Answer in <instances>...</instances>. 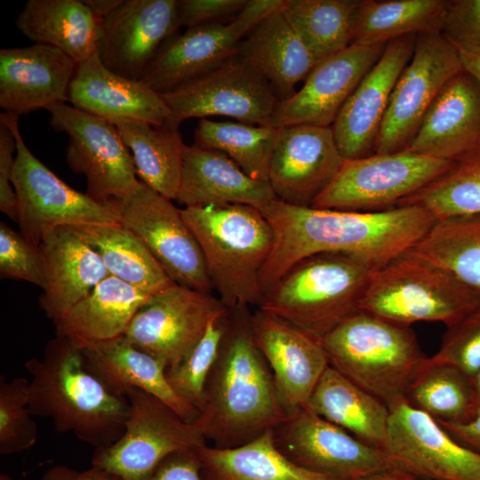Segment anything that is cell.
<instances>
[{
    "mask_svg": "<svg viewBox=\"0 0 480 480\" xmlns=\"http://www.w3.org/2000/svg\"><path fill=\"white\" fill-rule=\"evenodd\" d=\"M274 233L260 272L264 295L298 261L322 252L356 256L376 269L412 249L436 222L417 205L374 212L296 206L274 199L259 208Z\"/></svg>",
    "mask_w": 480,
    "mask_h": 480,
    "instance_id": "obj_1",
    "label": "cell"
},
{
    "mask_svg": "<svg viewBox=\"0 0 480 480\" xmlns=\"http://www.w3.org/2000/svg\"><path fill=\"white\" fill-rule=\"evenodd\" d=\"M249 306L229 308L217 358L193 422L212 446L244 444L290 417L273 372L254 340Z\"/></svg>",
    "mask_w": 480,
    "mask_h": 480,
    "instance_id": "obj_2",
    "label": "cell"
},
{
    "mask_svg": "<svg viewBox=\"0 0 480 480\" xmlns=\"http://www.w3.org/2000/svg\"><path fill=\"white\" fill-rule=\"evenodd\" d=\"M32 415L50 419L60 433H72L95 449L124 433L130 406L125 396L107 388L84 366L82 349L67 338L48 340L41 358L24 364Z\"/></svg>",
    "mask_w": 480,
    "mask_h": 480,
    "instance_id": "obj_3",
    "label": "cell"
},
{
    "mask_svg": "<svg viewBox=\"0 0 480 480\" xmlns=\"http://www.w3.org/2000/svg\"><path fill=\"white\" fill-rule=\"evenodd\" d=\"M319 340L330 366L389 408L406 398L428 359L409 325L362 309Z\"/></svg>",
    "mask_w": 480,
    "mask_h": 480,
    "instance_id": "obj_4",
    "label": "cell"
},
{
    "mask_svg": "<svg viewBox=\"0 0 480 480\" xmlns=\"http://www.w3.org/2000/svg\"><path fill=\"white\" fill-rule=\"evenodd\" d=\"M201 249L219 300L228 308L259 307L260 272L274 244L273 229L259 208L248 204L180 209Z\"/></svg>",
    "mask_w": 480,
    "mask_h": 480,
    "instance_id": "obj_5",
    "label": "cell"
},
{
    "mask_svg": "<svg viewBox=\"0 0 480 480\" xmlns=\"http://www.w3.org/2000/svg\"><path fill=\"white\" fill-rule=\"evenodd\" d=\"M375 270L351 254H314L292 266L263 295L257 308L320 340L345 318L361 310Z\"/></svg>",
    "mask_w": 480,
    "mask_h": 480,
    "instance_id": "obj_6",
    "label": "cell"
},
{
    "mask_svg": "<svg viewBox=\"0 0 480 480\" xmlns=\"http://www.w3.org/2000/svg\"><path fill=\"white\" fill-rule=\"evenodd\" d=\"M479 306L480 294L410 249L373 272L361 309L404 325L450 327Z\"/></svg>",
    "mask_w": 480,
    "mask_h": 480,
    "instance_id": "obj_7",
    "label": "cell"
},
{
    "mask_svg": "<svg viewBox=\"0 0 480 480\" xmlns=\"http://www.w3.org/2000/svg\"><path fill=\"white\" fill-rule=\"evenodd\" d=\"M16 140L12 184L17 199L20 232L40 245L44 236L58 227L119 224L115 200L99 202L70 188L36 158L19 129V116L2 112Z\"/></svg>",
    "mask_w": 480,
    "mask_h": 480,
    "instance_id": "obj_8",
    "label": "cell"
},
{
    "mask_svg": "<svg viewBox=\"0 0 480 480\" xmlns=\"http://www.w3.org/2000/svg\"><path fill=\"white\" fill-rule=\"evenodd\" d=\"M452 164L406 150L344 160L332 181L310 207L356 212L386 210L436 180Z\"/></svg>",
    "mask_w": 480,
    "mask_h": 480,
    "instance_id": "obj_9",
    "label": "cell"
},
{
    "mask_svg": "<svg viewBox=\"0 0 480 480\" xmlns=\"http://www.w3.org/2000/svg\"><path fill=\"white\" fill-rule=\"evenodd\" d=\"M124 396L130 406L124 433L114 444L95 449L92 466L121 480H148L170 454L206 444L193 423L155 396L131 388Z\"/></svg>",
    "mask_w": 480,
    "mask_h": 480,
    "instance_id": "obj_10",
    "label": "cell"
},
{
    "mask_svg": "<svg viewBox=\"0 0 480 480\" xmlns=\"http://www.w3.org/2000/svg\"><path fill=\"white\" fill-rule=\"evenodd\" d=\"M46 110L52 128L68 137L67 164L85 177L86 195L104 203L140 188L132 156L114 123L66 103Z\"/></svg>",
    "mask_w": 480,
    "mask_h": 480,
    "instance_id": "obj_11",
    "label": "cell"
},
{
    "mask_svg": "<svg viewBox=\"0 0 480 480\" xmlns=\"http://www.w3.org/2000/svg\"><path fill=\"white\" fill-rule=\"evenodd\" d=\"M168 123L212 116L269 125L280 100L271 85L236 53L200 76L164 94Z\"/></svg>",
    "mask_w": 480,
    "mask_h": 480,
    "instance_id": "obj_12",
    "label": "cell"
},
{
    "mask_svg": "<svg viewBox=\"0 0 480 480\" xmlns=\"http://www.w3.org/2000/svg\"><path fill=\"white\" fill-rule=\"evenodd\" d=\"M462 70L457 48L441 33L417 36L412 57L390 96L375 153L404 150L443 87Z\"/></svg>",
    "mask_w": 480,
    "mask_h": 480,
    "instance_id": "obj_13",
    "label": "cell"
},
{
    "mask_svg": "<svg viewBox=\"0 0 480 480\" xmlns=\"http://www.w3.org/2000/svg\"><path fill=\"white\" fill-rule=\"evenodd\" d=\"M115 203L120 223L142 241L173 282L211 293L213 286L199 244L172 200L141 181Z\"/></svg>",
    "mask_w": 480,
    "mask_h": 480,
    "instance_id": "obj_14",
    "label": "cell"
},
{
    "mask_svg": "<svg viewBox=\"0 0 480 480\" xmlns=\"http://www.w3.org/2000/svg\"><path fill=\"white\" fill-rule=\"evenodd\" d=\"M381 450L393 469L428 480H480V454L406 399L389 408Z\"/></svg>",
    "mask_w": 480,
    "mask_h": 480,
    "instance_id": "obj_15",
    "label": "cell"
},
{
    "mask_svg": "<svg viewBox=\"0 0 480 480\" xmlns=\"http://www.w3.org/2000/svg\"><path fill=\"white\" fill-rule=\"evenodd\" d=\"M284 0H248L228 23L201 25L174 36L160 51L142 82L164 94L235 55L242 40Z\"/></svg>",
    "mask_w": 480,
    "mask_h": 480,
    "instance_id": "obj_16",
    "label": "cell"
},
{
    "mask_svg": "<svg viewBox=\"0 0 480 480\" xmlns=\"http://www.w3.org/2000/svg\"><path fill=\"white\" fill-rule=\"evenodd\" d=\"M278 450L293 463L336 480H361L393 469L384 452L306 407L273 429Z\"/></svg>",
    "mask_w": 480,
    "mask_h": 480,
    "instance_id": "obj_17",
    "label": "cell"
},
{
    "mask_svg": "<svg viewBox=\"0 0 480 480\" xmlns=\"http://www.w3.org/2000/svg\"><path fill=\"white\" fill-rule=\"evenodd\" d=\"M227 308L217 297L173 282L140 307L124 337L166 367L188 354Z\"/></svg>",
    "mask_w": 480,
    "mask_h": 480,
    "instance_id": "obj_18",
    "label": "cell"
},
{
    "mask_svg": "<svg viewBox=\"0 0 480 480\" xmlns=\"http://www.w3.org/2000/svg\"><path fill=\"white\" fill-rule=\"evenodd\" d=\"M178 0H124L101 20L98 55L124 77L141 81L163 47L178 34Z\"/></svg>",
    "mask_w": 480,
    "mask_h": 480,
    "instance_id": "obj_19",
    "label": "cell"
},
{
    "mask_svg": "<svg viewBox=\"0 0 480 480\" xmlns=\"http://www.w3.org/2000/svg\"><path fill=\"white\" fill-rule=\"evenodd\" d=\"M343 161L332 127H282L269 164L268 183L276 199L292 205L311 206L332 181Z\"/></svg>",
    "mask_w": 480,
    "mask_h": 480,
    "instance_id": "obj_20",
    "label": "cell"
},
{
    "mask_svg": "<svg viewBox=\"0 0 480 480\" xmlns=\"http://www.w3.org/2000/svg\"><path fill=\"white\" fill-rule=\"evenodd\" d=\"M416 36H405L388 43L379 60L340 110L332 129L344 160L375 153L390 96L412 57Z\"/></svg>",
    "mask_w": 480,
    "mask_h": 480,
    "instance_id": "obj_21",
    "label": "cell"
},
{
    "mask_svg": "<svg viewBox=\"0 0 480 480\" xmlns=\"http://www.w3.org/2000/svg\"><path fill=\"white\" fill-rule=\"evenodd\" d=\"M387 44H351L319 61L300 90L280 100L269 125L332 127L342 106L382 55Z\"/></svg>",
    "mask_w": 480,
    "mask_h": 480,
    "instance_id": "obj_22",
    "label": "cell"
},
{
    "mask_svg": "<svg viewBox=\"0 0 480 480\" xmlns=\"http://www.w3.org/2000/svg\"><path fill=\"white\" fill-rule=\"evenodd\" d=\"M251 324L256 344L292 415L305 407L330 365L326 354L319 340L260 308L252 313Z\"/></svg>",
    "mask_w": 480,
    "mask_h": 480,
    "instance_id": "obj_23",
    "label": "cell"
},
{
    "mask_svg": "<svg viewBox=\"0 0 480 480\" xmlns=\"http://www.w3.org/2000/svg\"><path fill=\"white\" fill-rule=\"evenodd\" d=\"M77 64L61 50L42 44L0 50V107L20 115L68 101Z\"/></svg>",
    "mask_w": 480,
    "mask_h": 480,
    "instance_id": "obj_24",
    "label": "cell"
},
{
    "mask_svg": "<svg viewBox=\"0 0 480 480\" xmlns=\"http://www.w3.org/2000/svg\"><path fill=\"white\" fill-rule=\"evenodd\" d=\"M404 150L453 163L480 150V83L471 74L447 82Z\"/></svg>",
    "mask_w": 480,
    "mask_h": 480,
    "instance_id": "obj_25",
    "label": "cell"
},
{
    "mask_svg": "<svg viewBox=\"0 0 480 480\" xmlns=\"http://www.w3.org/2000/svg\"><path fill=\"white\" fill-rule=\"evenodd\" d=\"M73 107L110 122L140 120L162 125L171 118L163 96L142 81L107 68L98 52L77 64L68 91Z\"/></svg>",
    "mask_w": 480,
    "mask_h": 480,
    "instance_id": "obj_26",
    "label": "cell"
},
{
    "mask_svg": "<svg viewBox=\"0 0 480 480\" xmlns=\"http://www.w3.org/2000/svg\"><path fill=\"white\" fill-rule=\"evenodd\" d=\"M40 246L46 274L39 306L47 318L55 323L109 273L99 254L72 227L50 230Z\"/></svg>",
    "mask_w": 480,
    "mask_h": 480,
    "instance_id": "obj_27",
    "label": "cell"
},
{
    "mask_svg": "<svg viewBox=\"0 0 480 480\" xmlns=\"http://www.w3.org/2000/svg\"><path fill=\"white\" fill-rule=\"evenodd\" d=\"M82 353L85 368L111 392L124 396L129 388H136L163 401L186 422L193 423L198 417V411L168 384L166 366L124 335L90 344Z\"/></svg>",
    "mask_w": 480,
    "mask_h": 480,
    "instance_id": "obj_28",
    "label": "cell"
},
{
    "mask_svg": "<svg viewBox=\"0 0 480 480\" xmlns=\"http://www.w3.org/2000/svg\"><path fill=\"white\" fill-rule=\"evenodd\" d=\"M274 199L268 181L252 179L225 153L186 146L176 198L185 207L248 204L260 208Z\"/></svg>",
    "mask_w": 480,
    "mask_h": 480,
    "instance_id": "obj_29",
    "label": "cell"
},
{
    "mask_svg": "<svg viewBox=\"0 0 480 480\" xmlns=\"http://www.w3.org/2000/svg\"><path fill=\"white\" fill-rule=\"evenodd\" d=\"M236 54L271 85L280 100L292 97L319 62L292 29L281 9L260 22Z\"/></svg>",
    "mask_w": 480,
    "mask_h": 480,
    "instance_id": "obj_30",
    "label": "cell"
},
{
    "mask_svg": "<svg viewBox=\"0 0 480 480\" xmlns=\"http://www.w3.org/2000/svg\"><path fill=\"white\" fill-rule=\"evenodd\" d=\"M150 296L109 275L54 323L56 335L68 339L81 349L124 335Z\"/></svg>",
    "mask_w": 480,
    "mask_h": 480,
    "instance_id": "obj_31",
    "label": "cell"
},
{
    "mask_svg": "<svg viewBox=\"0 0 480 480\" xmlns=\"http://www.w3.org/2000/svg\"><path fill=\"white\" fill-rule=\"evenodd\" d=\"M100 23L84 0H28L15 20L29 40L61 50L76 64L97 52Z\"/></svg>",
    "mask_w": 480,
    "mask_h": 480,
    "instance_id": "obj_32",
    "label": "cell"
},
{
    "mask_svg": "<svg viewBox=\"0 0 480 480\" xmlns=\"http://www.w3.org/2000/svg\"><path fill=\"white\" fill-rule=\"evenodd\" d=\"M305 407L359 440L381 448L389 407L333 367L324 371Z\"/></svg>",
    "mask_w": 480,
    "mask_h": 480,
    "instance_id": "obj_33",
    "label": "cell"
},
{
    "mask_svg": "<svg viewBox=\"0 0 480 480\" xmlns=\"http://www.w3.org/2000/svg\"><path fill=\"white\" fill-rule=\"evenodd\" d=\"M202 480H336L306 469L276 447L273 430L234 448L197 449Z\"/></svg>",
    "mask_w": 480,
    "mask_h": 480,
    "instance_id": "obj_34",
    "label": "cell"
},
{
    "mask_svg": "<svg viewBox=\"0 0 480 480\" xmlns=\"http://www.w3.org/2000/svg\"><path fill=\"white\" fill-rule=\"evenodd\" d=\"M124 142L131 150L140 180L170 200L180 188L186 146L179 126L154 125L140 120H116Z\"/></svg>",
    "mask_w": 480,
    "mask_h": 480,
    "instance_id": "obj_35",
    "label": "cell"
},
{
    "mask_svg": "<svg viewBox=\"0 0 480 480\" xmlns=\"http://www.w3.org/2000/svg\"><path fill=\"white\" fill-rule=\"evenodd\" d=\"M72 228L99 254L110 276L149 295L173 283L142 241L121 223Z\"/></svg>",
    "mask_w": 480,
    "mask_h": 480,
    "instance_id": "obj_36",
    "label": "cell"
},
{
    "mask_svg": "<svg viewBox=\"0 0 480 480\" xmlns=\"http://www.w3.org/2000/svg\"><path fill=\"white\" fill-rule=\"evenodd\" d=\"M449 0H360L352 44H387L405 36L441 33Z\"/></svg>",
    "mask_w": 480,
    "mask_h": 480,
    "instance_id": "obj_37",
    "label": "cell"
},
{
    "mask_svg": "<svg viewBox=\"0 0 480 480\" xmlns=\"http://www.w3.org/2000/svg\"><path fill=\"white\" fill-rule=\"evenodd\" d=\"M360 0H284L281 12L321 61L352 44Z\"/></svg>",
    "mask_w": 480,
    "mask_h": 480,
    "instance_id": "obj_38",
    "label": "cell"
},
{
    "mask_svg": "<svg viewBox=\"0 0 480 480\" xmlns=\"http://www.w3.org/2000/svg\"><path fill=\"white\" fill-rule=\"evenodd\" d=\"M411 251L480 294V214L436 220Z\"/></svg>",
    "mask_w": 480,
    "mask_h": 480,
    "instance_id": "obj_39",
    "label": "cell"
},
{
    "mask_svg": "<svg viewBox=\"0 0 480 480\" xmlns=\"http://www.w3.org/2000/svg\"><path fill=\"white\" fill-rule=\"evenodd\" d=\"M405 399L439 423H465L477 412L473 378L429 357Z\"/></svg>",
    "mask_w": 480,
    "mask_h": 480,
    "instance_id": "obj_40",
    "label": "cell"
},
{
    "mask_svg": "<svg viewBox=\"0 0 480 480\" xmlns=\"http://www.w3.org/2000/svg\"><path fill=\"white\" fill-rule=\"evenodd\" d=\"M279 129L202 118L194 132V145L223 152L247 175L268 182L269 164Z\"/></svg>",
    "mask_w": 480,
    "mask_h": 480,
    "instance_id": "obj_41",
    "label": "cell"
},
{
    "mask_svg": "<svg viewBox=\"0 0 480 480\" xmlns=\"http://www.w3.org/2000/svg\"><path fill=\"white\" fill-rule=\"evenodd\" d=\"M401 205L422 207L436 220L480 214V150L454 162L436 180L401 200Z\"/></svg>",
    "mask_w": 480,
    "mask_h": 480,
    "instance_id": "obj_42",
    "label": "cell"
},
{
    "mask_svg": "<svg viewBox=\"0 0 480 480\" xmlns=\"http://www.w3.org/2000/svg\"><path fill=\"white\" fill-rule=\"evenodd\" d=\"M228 313L229 308H226L213 317L193 349L165 368V377L172 389L199 413L204 406L205 382L217 358Z\"/></svg>",
    "mask_w": 480,
    "mask_h": 480,
    "instance_id": "obj_43",
    "label": "cell"
},
{
    "mask_svg": "<svg viewBox=\"0 0 480 480\" xmlns=\"http://www.w3.org/2000/svg\"><path fill=\"white\" fill-rule=\"evenodd\" d=\"M28 380L0 376V453L10 455L31 448L37 427L28 409Z\"/></svg>",
    "mask_w": 480,
    "mask_h": 480,
    "instance_id": "obj_44",
    "label": "cell"
},
{
    "mask_svg": "<svg viewBox=\"0 0 480 480\" xmlns=\"http://www.w3.org/2000/svg\"><path fill=\"white\" fill-rule=\"evenodd\" d=\"M0 274L2 278L45 285V259L40 245L28 240L6 223L0 222Z\"/></svg>",
    "mask_w": 480,
    "mask_h": 480,
    "instance_id": "obj_45",
    "label": "cell"
},
{
    "mask_svg": "<svg viewBox=\"0 0 480 480\" xmlns=\"http://www.w3.org/2000/svg\"><path fill=\"white\" fill-rule=\"evenodd\" d=\"M447 328L430 361L454 366L474 378L480 369V306Z\"/></svg>",
    "mask_w": 480,
    "mask_h": 480,
    "instance_id": "obj_46",
    "label": "cell"
},
{
    "mask_svg": "<svg viewBox=\"0 0 480 480\" xmlns=\"http://www.w3.org/2000/svg\"><path fill=\"white\" fill-rule=\"evenodd\" d=\"M441 34L456 47L480 51V0H449Z\"/></svg>",
    "mask_w": 480,
    "mask_h": 480,
    "instance_id": "obj_47",
    "label": "cell"
},
{
    "mask_svg": "<svg viewBox=\"0 0 480 480\" xmlns=\"http://www.w3.org/2000/svg\"><path fill=\"white\" fill-rule=\"evenodd\" d=\"M247 2L248 0H179L178 25L190 28L221 22L224 18L236 16Z\"/></svg>",
    "mask_w": 480,
    "mask_h": 480,
    "instance_id": "obj_48",
    "label": "cell"
},
{
    "mask_svg": "<svg viewBox=\"0 0 480 480\" xmlns=\"http://www.w3.org/2000/svg\"><path fill=\"white\" fill-rule=\"evenodd\" d=\"M16 140L14 134L0 115V211L12 220H17V199L12 184L15 163Z\"/></svg>",
    "mask_w": 480,
    "mask_h": 480,
    "instance_id": "obj_49",
    "label": "cell"
},
{
    "mask_svg": "<svg viewBox=\"0 0 480 480\" xmlns=\"http://www.w3.org/2000/svg\"><path fill=\"white\" fill-rule=\"evenodd\" d=\"M197 449L182 450L170 454L148 480H202Z\"/></svg>",
    "mask_w": 480,
    "mask_h": 480,
    "instance_id": "obj_50",
    "label": "cell"
},
{
    "mask_svg": "<svg viewBox=\"0 0 480 480\" xmlns=\"http://www.w3.org/2000/svg\"><path fill=\"white\" fill-rule=\"evenodd\" d=\"M41 480H121L107 470L92 466L84 470H77L68 466L57 465L49 468Z\"/></svg>",
    "mask_w": 480,
    "mask_h": 480,
    "instance_id": "obj_51",
    "label": "cell"
},
{
    "mask_svg": "<svg viewBox=\"0 0 480 480\" xmlns=\"http://www.w3.org/2000/svg\"><path fill=\"white\" fill-rule=\"evenodd\" d=\"M439 424L460 444L480 454V411L471 420L465 423Z\"/></svg>",
    "mask_w": 480,
    "mask_h": 480,
    "instance_id": "obj_52",
    "label": "cell"
},
{
    "mask_svg": "<svg viewBox=\"0 0 480 480\" xmlns=\"http://www.w3.org/2000/svg\"><path fill=\"white\" fill-rule=\"evenodd\" d=\"M456 48L460 58L463 69L471 74L480 83V51L463 47Z\"/></svg>",
    "mask_w": 480,
    "mask_h": 480,
    "instance_id": "obj_53",
    "label": "cell"
},
{
    "mask_svg": "<svg viewBox=\"0 0 480 480\" xmlns=\"http://www.w3.org/2000/svg\"><path fill=\"white\" fill-rule=\"evenodd\" d=\"M92 13L100 20L117 9L124 0H84Z\"/></svg>",
    "mask_w": 480,
    "mask_h": 480,
    "instance_id": "obj_54",
    "label": "cell"
},
{
    "mask_svg": "<svg viewBox=\"0 0 480 480\" xmlns=\"http://www.w3.org/2000/svg\"><path fill=\"white\" fill-rule=\"evenodd\" d=\"M361 480H428V479L417 477L415 476H412V475H410V474H407L399 470H396V469H388V470L373 474Z\"/></svg>",
    "mask_w": 480,
    "mask_h": 480,
    "instance_id": "obj_55",
    "label": "cell"
},
{
    "mask_svg": "<svg viewBox=\"0 0 480 480\" xmlns=\"http://www.w3.org/2000/svg\"><path fill=\"white\" fill-rule=\"evenodd\" d=\"M477 412L480 411V369L473 378Z\"/></svg>",
    "mask_w": 480,
    "mask_h": 480,
    "instance_id": "obj_56",
    "label": "cell"
}]
</instances>
